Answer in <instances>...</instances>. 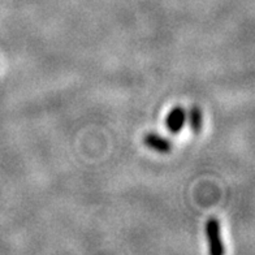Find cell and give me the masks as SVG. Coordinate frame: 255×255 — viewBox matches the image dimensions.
Returning <instances> with one entry per match:
<instances>
[{"label":"cell","mask_w":255,"mask_h":255,"mask_svg":"<svg viewBox=\"0 0 255 255\" xmlns=\"http://www.w3.org/2000/svg\"><path fill=\"white\" fill-rule=\"evenodd\" d=\"M206 239L208 242V249L212 255H223L225 253L224 242L222 239L220 222L216 218L208 219L205 227Z\"/></svg>","instance_id":"1"},{"label":"cell","mask_w":255,"mask_h":255,"mask_svg":"<svg viewBox=\"0 0 255 255\" xmlns=\"http://www.w3.org/2000/svg\"><path fill=\"white\" fill-rule=\"evenodd\" d=\"M186 123V111L181 106H176L169 111L165 119V127L172 134H178Z\"/></svg>","instance_id":"2"},{"label":"cell","mask_w":255,"mask_h":255,"mask_svg":"<svg viewBox=\"0 0 255 255\" xmlns=\"http://www.w3.org/2000/svg\"><path fill=\"white\" fill-rule=\"evenodd\" d=\"M143 143L146 147L151 148L159 154H169L173 148L172 143L168 138L159 135L156 133H147L143 135Z\"/></svg>","instance_id":"3"},{"label":"cell","mask_w":255,"mask_h":255,"mask_svg":"<svg viewBox=\"0 0 255 255\" xmlns=\"http://www.w3.org/2000/svg\"><path fill=\"white\" fill-rule=\"evenodd\" d=\"M186 120L189 121V127L193 133L199 134L203 128V112L198 106H191L189 114L186 115Z\"/></svg>","instance_id":"4"}]
</instances>
